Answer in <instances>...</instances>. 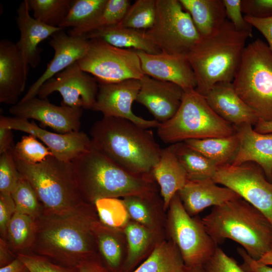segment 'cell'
<instances>
[{"label":"cell","mask_w":272,"mask_h":272,"mask_svg":"<svg viewBox=\"0 0 272 272\" xmlns=\"http://www.w3.org/2000/svg\"><path fill=\"white\" fill-rule=\"evenodd\" d=\"M98 219L94 205L86 202L63 210L44 208L35 219L36 236L30 251L58 264L77 267L98 253L93 231Z\"/></svg>","instance_id":"cell-1"},{"label":"cell","mask_w":272,"mask_h":272,"mask_svg":"<svg viewBox=\"0 0 272 272\" xmlns=\"http://www.w3.org/2000/svg\"><path fill=\"white\" fill-rule=\"evenodd\" d=\"M92 145L134 174H151L162 149L152 130L124 118L103 116L91 128Z\"/></svg>","instance_id":"cell-2"},{"label":"cell","mask_w":272,"mask_h":272,"mask_svg":"<svg viewBox=\"0 0 272 272\" xmlns=\"http://www.w3.org/2000/svg\"><path fill=\"white\" fill-rule=\"evenodd\" d=\"M71 162L80 195L89 203L94 205L102 198H123L159 191L152 174L130 173L92 145Z\"/></svg>","instance_id":"cell-3"},{"label":"cell","mask_w":272,"mask_h":272,"mask_svg":"<svg viewBox=\"0 0 272 272\" xmlns=\"http://www.w3.org/2000/svg\"><path fill=\"white\" fill-rule=\"evenodd\" d=\"M201 220L217 245L226 239L232 240L256 260L271 250V224L260 211L242 198L213 207Z\"/></svg>","instance_id":"cell-4"},{"label":"cell","mask_w":272,"mask_h":272,"mask_svg":"<svg viewBox=\"0 0 272 272\" xmlns=\"http://www.w3.org/2000/svg\"><path fill=\"white\" fill-rule=\"evenodd\" d=\"M251 36V33L236 30L227 19L216 32L201 37L186 56L196 78L195 90L205 96L217 83L232 82Z\"/></svg>","instance_id":"cell-5"},{"label":"cell","mask_w":272,"mask_h":272,"mask_svg":"<svg viewBox=\"0 0 272 272\" xmlns=\"http://www.w3.org/2000/svg\"><path fill=\"white\" fill-rule=\"evenodd\" d=\"M235 132V126L217 114L205 96L195 89L184 91L177 112L157 127L158 137L171 145L190 139L228 137Z\"/></svg>","instance_id":"cell-6"},{"label":"cell","mask_w":272,"mask_h":272,"mask_svg":"<svg viewBox=\"0 0 272 272\" xmlns=\"http://www.w3.org/2000/svg\"><path fill=\"white\" fill-rule=\"evenodd\" d=\"M232 83L259 119L272 120V51L267 44L257 39L246 46Z\"/></svg>","instance_id":"cell-7"},{"label":"cell","mask_w":272,"mask_h":272,"mask_svg":"<svg viewBox=\"0 0 272 272\" xmlns=\"http://www.w3.org/2000/svg\"><path fill=\"white\" fill-rule=\"evenodd\" d=\"M13 156L21 176L32 186L45 209L63 210L85 202L78 189L71 161L50 155L40 163L30 164Z\"/></svg>","instance_id":"cell-8"},{"label":"cell","mask_w":272,"mask_h":272,"mask_svg":"<svg viewBox=\"0 0 272 272\" xmlns=\"http://www.w3.org/2000/svg\"><path fill=\"white\" fill-rule=\"evenodd\" d=\"M166 232L167 238L175 244L187 267L203 266L218 247L201 219L186 212L178 192L171 200L167 212Z\"/></svg>","instance_id":"cell-9"},{"label":"cell","mask_w":272,"mask_h":272,"mask_svg":"<svg viewBox=\"0 0 272 272\" xmlns=\"http://www.w3.org/2000/svg\"><path fill=\"white\" fill-rule=\"evenodd\" d=\"M146 31L161 52L175 55L186 56L201 38L179 0H156L155 21Z\"/></svg>","instance_id":"cell-10"},{"label":"cell","mask_w":272,"mask_h":272,"mask_svg":"<svg viewBox=\"0 0 272 272\" xmlns=\"http://www.w3.org/2000/svg\"><path fill=\"white\" fill-rule=\"evenodd\" d=\"M89 40V48L78 63L98 83L141 80L145 74L137 50L120 48L100 38Z\"/></svg>","instance_id":"cell-11"},{"label":"cell","mask_w":272,"mask_h":272,"mask_svg":"<svg viewBox=\"0 0 272 272\" xmlns=\"http://www.w3.org/2000/svg\"><path fill=\"white\" fill-rule=\"evenodd\" d=\"M212 179L260 211L272 225V183L259 166L246 162L238 166H219Z\"/></svg>","instance_id":"cell-12"},{"label":"cell","mask_w":272,"mask_h":272,"mask_svg":"<svg viewBox=\"0 0 272 272\" xmlns=\"http://www.w3.org/2000/svg\"><path fill=\"white\" fill-rule=\"evenodd\" d=\"M98 88L95 78L83 71L76 62L42 84L37 95L45 99L58 92L62 98L61 105L92 110Z\"/></svg>","instance_id":"cell-13"},{"label":"cell","mask_w":272,"mask_h":272,"mask_svg":"<svg viewBox=\"0 0 272 272\" xmlns=\"http://www.w3.org/2000/svg\"><path fill=\"white\" fill-rule=\"evenodd\" d=\"M98 92L92 110L103 116L128 119L145 128H157L160 122L146 120L135 115L131 109L140 87V80L129 79L111 83H98Z\"/></svg>","instance_id":"cell-14"},{"label":"cell","mask_w":272,"mask_h":272,"mask_svg":"<svg viewBox=\"0 0 272 272\" xmlns=\"http://www.w3.org/2000/svg\"><path fill=\"white\" fill-rule=\"evenodd\" d=\"M0 127L23 131L35 137L45 144L53 156L72 161L92 146L91 139L84 132L57 133L39 127L33 121L17 117L1 115Z\"/></svg>","instance_id":"cell-15"},{"label":"cell","mask_w":272,"mask_h":272,"mask_svg":"<svg viewBox=\"0 0 272 272\" xmlns=\"http://www.w3.org/2000/svg\"><path fill=\"white\" fill-rule=\"evenodd\" d=\"M9 112L21 118L39 121L60 133L80 131L83 109L51 103L47 98L34 97L9 108Z\"/></svg>","instance_id":"cell-16"},{"label":"cell","mask_w":272,"mask_h":272,"mask_svg":"<svg viewBox=\"0 0 272 272\" xmlns=\"http://www.w3.org/2000/svg\"><path fill=\"white\" fill-rule=\"evenodd\" d=\"M49 44L54 50L53 57L48 63L44 72L29 88L19 103L36 97L42 84L82 58L89 48V39L83 36H70L63 30L54 33Z\"/></svg>","instance_id":"cell-17"},{"label":"cell","mask_w":272,"mask_h":272,"mask_svg":"<svg viewBox=\"0 0 272 272\" xmlns=\"http://www.w3.org/2000/svg\"><path fill=\"white\" fill-rule=\"evenodd\" d=\"M136 99L160 123L173 117L179 109L184 91L178 85L145 75Z\"/></svg>","instance_id":"cell-18"},{"label":"cell","mask_w":272,"mask_h":272,"mask_svg":"<svg viewBox=\"0 0 272 272\" xmlns=\"http://www.w3.org/2000/svg\"><path fill=\"white\" fill-rule=\"evenodd\" d=\"M145 75L174 83L184 91L195 89L196 80L186 56L137 51Z\"/></svg>","instance_id":"cell-19"},{"label":"cell","mask_w":272,"mask_h":272,"mask_svg":"<svg viewBox=\"0 0 272 272\" xmlns=\"http://www.w3.org/2000/svg\"><path fill=\"white\" fill-rule=\"evenodd\" d=\"M28 67L16 43L0 41V102L14 105L25 88Z\"/></svg>","instance_id":"cell-20"},{"label":"cell","mask_w":272,"mask_h":272,"mask_svg":"<svg viewBox=\"0 0 272 272\" xmlns=\"http://www.w3.org/2000/svg\"><path fill=\"white\" fill-rule=\"evenodd\" d=\"M30 11L27 0L23 1L17 9L16 21L20 32V38L16 44L22 53L25 65L35 68L41 61L39 43L64 29L44 24L31 16Z\"/></svg>","instance_id":"cell-21"},{"label":"cell","mask_w":272,"mask_h":272,"mask_svg":"<svg viewBox=\"0 0 272 272\" xmlns=\"http://www.w3.org/2000/svg\"><path fill=\"white\" fill-rule=\"evenodd\" d=\"M235 127L239 146L230 164L238 166L253 162L260 166L267 179L272 183V133L257 132L250 123Z\"/></svg>","instance_id":"cell-22"},{"label":"cell","mask_w":272,"mask_h":272,"mask_svg":"<svg viewBox=\"0 0 272 272\" xmlns=\"http://www.w3.org/2000/svg\"><path fill=\"white\" fill-rule=\"evenodd\" d=\"M205 97L217 114L235 126L245 123L254 125L259 119L236 93L232 82L217 83Z\"/></svg>","instance_id":"cell-23"},{"label":"cell","mask_w":272,"mask_h":272,"mask_svg":"<svg viewBox=\"0 0 272 272\" xmlns=\"http://www.w3.org/2000/svg\"><path fill=\"white\" fill-rule=\"evenodd\" d=\"M178 193L184 209L192 217L208 207L241 198L230 188L218 186L211 178L187 180Z\"/></svg>","instance_id":"cell-24"},{"label":"cell","mask_w":272,"mask_h":272,"mask_svg":"<svg viewBox=\"0 0 272 272\" xmlns=\"http://www.w3.org/2000/svg\"><path fill=\"white\" fill-rule=\"evenodd\" d=\"M122 200L131 220L166 234L167 211L159 191L127 196Z\"/></svg>","instance_id":"cell-25"},{"label":"cell","mask_w":272,"mask_h":272,"mask_svg":"<svg viewBox=\"0 0 272 272\" xmlns=\"http://www.w3.org/2000/svg\"><path fill=\"white\" fill-rule=\"evenodd\" d=\"M151 174L159 186L164 208L167 212L172 197L188 180L172 145L162 149L159 160L153 167Z\"/></svg>","instance_id":"cell-26"},{"label":"cell","mask_w":272,"mask_h":272,"mask_svg":"<svg viewBox=\"0 0 272 272\" xmlns=\"http://www.w3.org/2000/svg\"><path fill=\"white\" fill-rule=\"evenodd\" d=\"M98 253L111 272H122L127 253V244L123 230L108 227L99 219L93 225Z\"/></svg>","instance_id":"cell-27"},{"label":"cell","mask_w":272,"mask_h":272,"mask_svg":"<svg viewBox=\"0 0 272 272\" xmlns=\"http://www.w3.org/2000/svg\"><path fill=\"white\" fill-rule=\"evenodd\" d=\"M127 253L122 272H133L167 238L166 234L130 220L123 230Z\"/></svg>","instance_id":"cell-28"},{"label":"cell","mask_w":272,"mask_h":272,"mask_svg":"<svg viewBox=\"0 0 272 272\" xmlns=\"http://www.w3.org/2000/svg\"><path fill=\"white\" fill-rule=\"evenodd\" d=\"M83 36L88 39L100 38L120 48H131L151 54L161 52L151 40L146 30L118 25L100 28Z\"/></svg>","instance_id":"cell-29"},{"label":"cell","mask_w":272,"mask_h":272,"mask_svg":"<svg viewBox=\"0 0 272 272\" xmlns=\"http://www.w3.org/2000/svg\"><path fill=\"white\" fill-rule=\"evenodd\" d=\"M201 37L218 30L227 20L223 0H179Z\"/></svg>","instance_id":"cell-30"},{"label":"cell","mask_w":272,"mask_h":272,"mask_svg":"<svg viewBox=\"0 0 272 272\" xmlns=\"http://www.w3.org/2000/svg\"><path fill=\"white\" fill-rule=\"evenodd\" d=\"M183 142L200 153L217 167L231 164L239 146V139L236 132L228 137L190 139Z\"/></svg>","instance_id":"cell-31"},{"label":"cell","mask_w":272,"mask_h":272,"mask_svg":"<svg viewBox=\"0 0 272 272\" xmlns=\"http://www.w3.org/2000/svg\"><path fill=\"white\" fill-rule=\"evenodd\" d=\"M107 0H75L59 27H71L68 34L81 36L88 32L101 14Z\"/></svg>","instance_id":"cell-32"},{"label":"cell","mask_w":272,"mask_h":272,"mask_svg":"<svg viewBox=\"0 0 272 272\" xmlns=\"http://www.w3.org/2000/svg\"><path fill=\"white\" fill-rule=\"evenodd\" d=\"M187 269L178 249L166 238L133 272H187Z\"/></svg>","instance_id":"cell-33"},{"label":"cell","mask_w":272,"mask_h":272,"mask_svg":"<svg viewBox=\"0 0 272 272\" xmlns=\"http://www.w3.org/2000/svg\"><path fill=\"white\" fill-rule=\"evenodd\" d=\"M172 145L176 156L186 172L188 180L213 177L218 167L213 162L183 142Z\"/></svg>","instance_id":"cell-34"},{"label":"cell","mask_w":272,"mask_h":272,"mask_svg":"<svg viewBox=\"0 0 272 272\" xmlns=\"http://www.w3.org/2000/svg\"><path fill=\"white\" fill-rule=\"evenodd\" d=\"M36 233L35 219L16 212L8 225L6 240L12 251L16 254L30 250Z\"/></svg>","instance_id":"cell-35"},{"label":"cell","mask_w":272,"mask_h":272,"mask_svg":"<svg viewBox=\"0 0 272 272\" xmlns=\"http://www.w3.org/2000/svg\"><path fill=\"white\" fill-rule=\"evenodd\" d=\"M71 0H27L33 17L52 27H59L71 7Z\"/></svg>","instance_id":"cell-36"},{"label":"cell","mask_w":272,"mask_h":272,"mask_svg":"<svg viewBox=\"0 0 272 272\" xmlns=\"http://www.w3.org/2000/svg\"><path fill=\"white\" fill-rule=\"evenodd\" d=\"M94 205L99 220L108 227L123 230L131 220L122 199L102 198L96 200Z\"/></svg>","instance_id":"cell-37"},{"label":"cell","mask_w":272,"mask_h":272,"mask_svg":"<svg viewBox=\"0 0 272 272\" xmlns=\"http://www.w3.org/2000/svg\"><path fill=\"white\" fill-rule=\"evenodd\" d=\"M156 15V0H137L128 10L122 22V27L148 30L155 22Z\"/></svg>","instance_id":"cell-38"},{"label":"cell","mask_w":272,"mask_h":272,"mask_svg":"<svg viewBox=\"0 0 272 272\" xmlns=\"http://www.w3.org/2000/svg\"><path fill=\"white\" fill-rule=\"evenodd\" d=\"M16 205V212L36 219L42 213L44 206L37 193L29 181L21 176L11 194Z\"/></svg>","instance_id":"cell-39"},{"label":"cell","mask_w":272,"mask_h":272,"mask_svg":"<svg viewBox=\"0 0 272 272\" xmlns=\"http://www.w3.org/2000/svg\"><path fill=\"white\" fill-rule=\"evenodd\" d=\"M37 139L31 134L23 137L14 146L13 155L21 161L30 164L40 163L49 156L53 155L50 150Z\"/></svg>","instance_id":"cell-40"},{"label":"cell","mask_w":272,"mask_h":272,"mask_svg":"<svg viewBox=\"0 0 272 272\" xmlns=\"http://www.w3.org/2000/svg\"><path fill=\"white\" fill-rule=\"evenodd\" d=\"M130 6V1L128 0H107L101 14L87 33L100 28L119 25Z\"/></svg>","instance_id":"cell-41"},{"label":"cell","mask_w":272,"mask_h":272,"mask_svg":"<svg viewBox=\"0 0 272 272\" xmlns=\"http://www.w3.org/2000/svg\"><path fill=\"white\" fill-rule=\"evenodd\" d=\"M16 255L25 263L30 272H79L78 267L58 264L30 251L19 252Z\"/></svg>","instance_id":"cell-42"},{"label":"cell","mask_w":272,"mask_h":272,"mask_svg":"<svg viewBox=\"0 0 272 272\" xmlns=\"http://www.w3.org/2000/svg\"><path fill=\"white\" fill-rule=\"evenodd\" d=\"M20 177L12 150L0 154V193L12 194Z\"/></svg>","instance_id":"cell-43"},{"label":"cell","mask_w":272,"mask_h":272,"mask_svg":"<svg viewBox=\"0 0 272 272\" xmlns=\"http://www.w3.org/2000/svg\"><path fill=\"white\" fill-rule=\"evenodd\" d=\"M202 266L204 272H245L234 258L218 246Z\"/></svg>","instance_id":"cell-44"},{"label":"cell","mask_w":272,"mask_h":272,"mask_svg":"<svg viewBox=\"0 0 272 272\" xmlns=\"http://www.w3.org/2000/svg\"><path fill=\"white\" fill-rule=\"evenodd\" d=\"M227 19L240 31L251 33L252 26L242 16L241 0H223Z\"/></svg>","instance_id":"cell-45"},{"label":"cell","mask_w":272,"mask_h":272,"mask_svg":"<svg viewBox=\"0 0 272 272\" xmlns=\"http://www.w3.org/2000/svg\"><path fill=\"white\" fill-rule=\"evenodd\" d=\"M241 10L246 16L270 17L272 16V0H241Z\"/></svg>","instance_id":"cell-46"},{"label":"cell","mask_w":272,"mask_h":272,"mask_svg":"<svg viewBox=\"0 0 272 272\" xmlns=\"http://www.w3.org/2000/svg\"><path fill=\"white\" fill-rule=\"evenodd\" d=\"M16 213V205L11 194L0 193V235L6 240L7 228Z\"/></svg>","instance_id":"cell-47"},{"label":"cell","mask_w":272,"mask_h":272,"mask_svg":"<svg viewBox=\"0 0 272 272\" xmlns=\"http://www.w3.org/2000/svg\"><path fill=\"white\" fill-rule=\"evenodd\" d=\"M245 20L257 29L265 37L267 45L272 51V16L265 18H258L244 16Z\"/></svg>","instance_id":"cell-48"},{"label":"cell","mask_w":272,"mask_h":272,"mask_svg":"<svg viewBox=\"0 0 272 272\" xmlns=\"http://www.w3.org/2000/svg\"><path fill=\"white\" fill-rule=\"evenodd\" d=\"M77 267L79 272H111L102 262L98 253L83 260Z\"/></svg>","instance_id":"cell-49"},{"label":"cell","mask_w":272,"mask_h":272,"mask_svg":"<svg viewBox=\"0 0 272 272\" xmlns=\"http://www.w3.org/2000/svg\"><path fill=\"white\" fill-rule=\"evenodd\" d=\"M242 267L245 272H272V267L259 263L249 256L244 257Z\"/></svg>","instance_id":"cell-50"},{"label":"cell","mask_w":272,"mask_h":272,"mask_svg":"<svg viewBox=\"0 0 272 272\" xmlns=\"http://www.w3.org/2000/svg\"><path fill=\"white\" fill-rule=\"evenodd\" d=\"M11 129L0 127V154L13 149L14 135Z\"/></svg>","instance_id":"cell-51"},{"label":"cell","mask_w":272,"mask_h":272,"mask_svg":"<svg viewBox=\"0 0 272 272\" xmlns=\"http://www.w3.org/2000/svg\"><path fill=\"white\" fill-rule=\"evenodd\" d=\"M17 258L7 241L0 238V268L10 264Z\"/></svg>","instance_id":"cell-52"},{"label":"cell","mask_w":272,"mask_h":272,"mask_svg":"<svg viewBox=\"0 0 272 272\" xmlns=\"http://www.w3.org/2000/svg\"><path fill=\"white\" fill-rule=\"evenodd\" d=\"M0 272H30L29 268L17 257L10 264L0 268Z\"/></svg>","instance_id":"cell-53"},{"label":"cell","mask_w":272,"mask_h":272,"mask_svg":"<svg viewBox=\"0 0 272 272\" xmlns=\"http://www.w3.org/2000/svg\"><path fill=\"white\" fill-rule=\"evenodd\" d=\"M254 130L260 133H272V120L265 121L258 119L254 125Z\"/></svg>","instance_id":"cell-54"},{"label":"cell","mask_w":272,"mask_h":272,"mask_svg":"<svg viewBox=\"0 0 272 272\" xmlns=\"http://www.w3.org/2000/svg\"><path fill=\"white\" fill-rule=\"evenodd\" d=\"M257 261L266 265H272V251H269L262 255Z\"/></svg>","instance_id":"cell-55"},{"label":"cell","mask_w":272,"mask_h":272,"mask_svg":"<svg viewBox=\"0 0 272 272\" xmlns=\"http://www.w3.org/2000/svg\"><path fill=\"white\" fill-rule=\"evenodd\" d=\"M187 272H204V271H203V266H195V267H187Z\"/></svg>","instance_id":"cell-56"},{"label":"cell","mask_w":272,"mask_h":272,"mask_svg":"<svg viewBox=\"0 0 272 272\" xmlns=\"http://www.w3.org/2000/svg\"><path fill=\"white\" fill-rule=\"evenodd\" d=\"M271 251H272V247H271Z\"/></svg>","instance_id":"cell-57"}]
</instances>
